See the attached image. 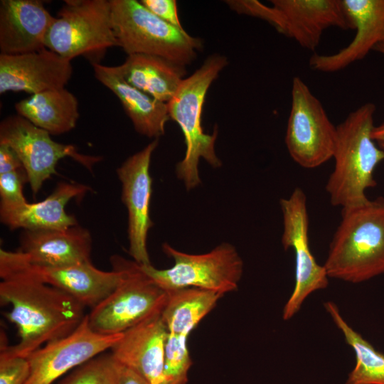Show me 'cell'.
Returning a JSON list of instances; mask_svg holds the SVG:
<instances>
[{"instance_id":"e0dca14e","label":"cell","mask_w":384,"mask_h":384,"mask_svg":"<svg viewBox=\"0 0 384 384\" xmlns=\"http://www.w3.org/2000/svg\"><path fill=\"white\" fill-rule=\"evenodd\" d=\"M167 328L161 314L122 333L110 348L121 366L134 371L151 384L164 383Z\"/></svg>"},{"instance_id":"8992f818","label":"cell","mask_w":384,"mask_h":384,"mask_svg":"<svg viewBox=\"0 0 384 384\" xmlns=\"http://www.w3.org/2000/svg\"><path fill=\"white\" fill-rule=\"evenodd\" d=\"M163 252L174 264L159 270L151 265H140L142 271L166 292L183 288H198L221 296L235 291L243 273V261L236 248L223 242L204 254L178 251L167 243Z\"/></svg>"},{"instance_id":"f546056e","label":"cell","mask_w":384,"mask_h":384,"mask_svg":"<svg viewBox=\"0 0 384 384\" xmlns=\"http://www.w3.org/2000/svg\"><path fill=\"white\" fill-rule=\"evenodd\" d=\"M230 9L240 14L259 18L268 22L277 32L283 34L284 24L279 10L274 6H268L257 0L226 1Z\"/></svg>"},{"instance_id":"277c9868","label":"cell","mask_w":384,"mask_h":384,"mask_svg":"<svg viewBox=\"0 0 384 384\" xmlns=\"http://www.w3.org/2000/svg\"><path fill=\"white\" fill-rule=\"evenodd\" d=\"M226 65L225 56L217 54L209 56L191 76L183 80L176 94L166 103L170 119L179 125L184 136L186 154L176 165V174L187 190L201 183L198 172L201 158L214 168L221 166L215 151L217 129L212 134L205 133L201 116L206 93Z\"/></svg>"},{"instance_id":"4dcf8cb0","label":"cell","mask_w":384,"mask_h":384,"mask_svg":"<svg viewBox=\"0 0 384 384\" xmlns=\"http://www.w3.org/2000/svg\"><path fill=\"white\" fill-rule=\"evenodd\" d=\"M29 374L27 358L10 354L1 348L0 384H25Z\"/></svg>"},{"instance_id":"ffe728a7","label":"cell","mask_w":384,"mask_h":384,"mask_svg":"<svg viewBox=\"0 0 384 384\" xmlns=\"http://www.w3.org/2000/svg\"><path fill=\"white\" fill-rule=\"evenodd\" d=\"M92 238L78 225L63 230H24L20 250L29 263L63 267L90 262Z\"/></svg>"},{"instance_id":"7c38bea8","label":"cell","mask_w":384,"mask_h":384,"mask_svg":"<svg viewBox=\"0 0 384 384\" xmlns=\"http://www.w3.org/2000/svg\"><path fill=\"white\" fill-rule=\"evenodd\" d=\"M279 204L283 220L282 245L284 250H293L295 260L294 287L282 310V318L287 321L299 312L311 294L328 287L329 277L309 247V215L303 190L296 188L288 198L280 199Z\"/></svg>"},{"instance_id":"8fae6325","label":"cell","mask_w":384,"mask_h":384,"mask_svg":"<svg viewBox=\"0 0 384 384\" xmlns=\"http://www.w3.org/2000/svg\"><path fill=\"white\" fill-rule=\"evenodd\" d=\"M0 144H7L16 153L34 195L46 180L57 174L56 165L61 159L70 157L90 171L101 159L80 153L73 145L53 141L50 133L18 114L1 122Z\"/></svg>"},{"instance_id":"74e56055","label":"cell","mask_w":384,"mask_h":384,"mask_svg":"<svg viewBox=\"0 0 384 384\" xmlns=\"http://www.w3.org/2000/svg\"><path fill=\"white\" fill-rule=\"evenodd\" d=\"M117 381L114 383V384H117Z\"/></svg>"},{"instance_id":"30bf717a","label":"cell","mask_w":384,"mask_h":384,"mask_svg":"<svg viewBox=\"0 0 384 384\" xmlns=\"http://www.w3.org/2000/svg\"><path fill=\"white\" fill-rule=\"evenodd\" d=\"M336 127L322 104L299 77L292 86V105L285 144L292 159L304 169H314L333 157Z\"/></svg>"},{"instance_id":"52a82bcc","label":"cell","mask_w":384,"mask_h":384,"mask_svg":"<svg viewBox=\"0 0 384 384\" xmlns=\"http://www.w3.org/2000/svg\"><path fill=\"white\" fill-rule=\"evenodd\" d=\"M117 258L126 271L124 279L87 314L92 330L105 335L122 334L161 314L168 299L167 292L148 277L139 264Z\"/></svg>"},{"instance_id":"9a60e30c","label":"cell","mask_w":384,"mask_h":384,"mask_svg":"<svg viewBox=\"0 0 384 384\" xmlns=\"http://www.w3.org/2000/svg\"><path fill=\"white\" fill-rule=\"evenodd\" d=\"M71 60L47 48L18 54H0V93L26 92L31 95L63 88L71 78Z\"/></svg>"},{"instance_id":"7a4b0ae2","label":"cell","mask_w":384,"mask_h":384,"mask_svg":"<svg viewBox=\"0 0 384 384\" xmlns=\"http://www.w3.org/2000/svg\"><path fill=\"white\" fill-rule=\"evenodd\" d=\"M329 278L361 283L384 274V198L341 209L324 265Z\"/></svg>"},{"instance_id":"44dd1931","label":"cell","mask_w":384,"mask_h":384,"mask_svg":"<svg viewBox=\"0 0 384 384\" xmlns=\"http://www.w3.org/2000/svg\"><path fill=\"white\" fill-rule=\"evenodd\" d=\"M92 68L96 79L119 98L139 134L156 139L164 134L165 124L170 119L166 103L129 84L119 65L93 63Z\"/></svg>"},{"instance_id":"d6986e66","label":"cell","mask_w":384,"mask_h":384,"mask_svg":"<svg viewBox=\"0 0 384 384\" xmlns=\"http://www.w3.org/2000/svg\"><path fill=\"white\" fill-rule=\"evenodd\" d=\"M42 1H0V50L18 55L45 48V39L54 21Z\"/></svg>"},{"instance_id":"5b68a950","label":"cell","mask_w":384,"mask_h":384,"mask_svg":"<svg viewBox=\"0 0 384 384\" xmlns=\"http://www.w3.org/2000/svg\"><path fill=\"white\" fill-rule=\"evenodd\" d=\"M118 46L129 55L147 54L185 67L202 47L201 39L163 21L136 0H110Z\"/></svg>"},{"instance_id":"8d00e7d4","label":"cell","mask_w":384,"mask_h":384,"mask_svg":"<svg viewBox=\"0 0 384 384\" xmlns=\"http://www.w3.org/2000/svg\"><path fill=\"white\" fill-rule=\"evenodd\" d=\"M378 145L384 151V142H378Z\"/></svg>"},{"instance_id":"f1b7e54d","label":"cell","mask_w":384,"mask_h":384,"mask_svg":"<svg viewBox=\"0 0 384 384\" xmlns=\"http://www.w3.org/2000/svg\"><path fill=\"white\" fill-rule=\"evenodd\" d=\"M26 182H28V179L24 169L0 174V210L16 208L28 203L23 193Z\"/></svg>"},{"instance_id":"836d02e7","label":"cell","mask_w":384,"mask_h":384,"mask_svg":"<svg viewBox=\"0 0 384 384\" xmlns=\"http://www.w3.org/2000/svg\"><path fill=\"white\" fill-rule=\"evenodd\" d=\"M117 384H151L134 371L122 366Z\"/></svg>"},{"instance_id":"9c48e42d","label":"cell","mask_w":384,"mask_h":384,"mask_svg":"<svg viewBox=\"0 0 384 384\" xmlns=\"http://www.w3.org/2000/svg\"><path fill=\"white\" fill-rule=\"evenodd\" d=\"M113 270L103 271L90 262L63 267L29 263L21 252L0 250V273H18L69 294L84 306L93 308L111 294L124 279L126 271L116 256Z\"/></svg>"},{"instance_id":"ba28073f","label":"cell","mask_w":384,"mask_h":384,"mask_svg":"<svg viewBox=\"0 0 384 384\" xmlns=\"http://www.w3.org/2000/svg\"><path fill=\"white\" fill-rule=\"evenodd\" d=\"M113 46L110 0H66L45 39L46 48L70 60Z\"/></svg>"},{"instance_id":"484cf974","label":"cell","mask_w":384,"mask_h":384,"mask_svg":"<svg viewBox=\"0 0 384 384\" xmlns=\"http://www.w3.org/2000/svg\"><path fill=\"white\" fill-rule=\"evenodd\" d=\"M324 306L355 353L356 364L345 384H384V354L348 324L334 302H326Z\"/></svg>"},{"instance_id":"1f68e13d","label":"cell","mask_w":384,"mask_h":384,"mask_svg":"<svg viewBox=\"0 0 384 384\" xmlns=\"http://www.w3.org/2000/svg\"><path fill=\"white\" fill-rule=\"evenodd\" d=\"M140 2L163 21L181 31H185L178 16L175 0H142Z\"/></svg>"},{"instance_id":"ac0fdd59","label":"cell","mask_w":384,"mask_h":384,"mask_svg":"<svg viewBox=\"0 0 384 384\" xmlns=\"http://www.w3.org/2000/svg\"><path fill=\"white\" fill-rule=\"evenodd\" d=\"M284 23L283 35L314 50L326 29H354L341 0H272Z\"/></svg>"},{"instance_id":"4fadbf2b","label":"cell","mask_w":384,"mask_h":384,"mask_svg":"<svg viewBox=\"0 0 384 384\" xmlns=\"http://www.w3.org/2000/svg\"><path fill=\"white\" fill-rule=\"evenodd\" d=\"M121 334L94 331L86 314L70 334L45 344L27 358L30 374L25 384H52L68 370L110 349Z\"/></svg>"},{"instance_id":"d6a6232c","label":"cell","mask_w":384,"mask_h":384,"mask_svg":"<svg viewBox=\"0 0 384 384\" xmlns=\"http://www.w3.org/2000/svg\"><path fill=\"white\" fill-rule=\"evenodd\" d=\"M23 169L22 163L12 148L0 144V174Z\"/></svg>"},{"instance_id":"83f0119b","label":"cell","mask_w":384,"mask_h":384,"mask_svg":"<svg viewBox=\"0 0 384 384\" xmlns=\"http://www.w3.org/2000/svg\"><path fill=\"white\" fill-rule=\"evenodd\" d=\"M188 337L168 332L165 346L164 383L186 384L192 360Z\"/></svg>"},{"instance_id":"e575fe53","label":"cell","mask_w":384,"mask_h":384,"mask_svg":"<svg viewBox=\"0 0 384 384\" xmlns=\"http://www.w3.org/2000/svg\"><path fill=\"white\" fill-rule=\"evenodd\" d=\"M371 137L378 142H384V122L380 125L373 127Z\"/></svg>"},{"instance_id":"d4e9b609","label":"cell","mask_w":384,"mask_h":384,"mask_svg":"<svg viewBox=\"0 0 384 384\" xmlns=\"http://www.w3.org/2000/svg\"><path fill=\"white\" fill-rule=\"evenodd\" d=\"M161 318L170 334L188 337L215 306L221 295L198 288L169 291Z\"/></svg>"},{"instance_id":"cb8c5ba5","label":"cell","mask_w":384,"mask_h":384,"mask_svg":"<svg viewBox=\"0 0 384 384\" xmlns=\"http://www.w3.org/2000/svg\"><path fill=\"white\" fill-rule=\"evenodd\" d=\"M18 115L50 134L72 130L79 118L78 101L65 87L32 95L16 103Z\"/></svg>"},{"instance_id":"d590c367","label":"cell","mask_w":384,"mask_h":384,"mask_svg":"<svg viewBox=\"0 0 384 384\" xmlns=\"http://www.w3.org/2000/svg\"><path fill=\"white\" fill-rule=\"evenodd\" d=\"M375 50L381 53L384 55V42L378 44L374 49Z\"/></svg>"},{"instance_id":"2e32d148","label":"cell","mask_w":384,"mask_h":384,"mask_svg":"<svg viewBox=\"0 0 384 384\" xmlns=\"http://www.w3.org/2000/svg\"><path fill=\"white\" fill-rule=\"evenodd\" d=\"M344 10L356 30L351 42L336 53L314 54L309 66L314 70L334 73L364 58L384 42V0H341Z\"/></svg>"},{"instance_id":"4316f807","label":"cell","mask_w":384,"mask_h":384,"mask_svg":"<svg viewBox=\"0 0 384 384\" xmlns=\"http://www.w3.org/2000/svg\"><path fill=\"white\" fill-rule=\"evenodd\" d=\"M121 368L111 353L98 355L77 367L59 384H114Z\"/></svg>"},{"instance_id":"5bb4252c","label":"cell","mask_w":384,"mask_h":384,"mask_svg":"<svg viewBox=\"0 0 384 384\" xmlns=\"http://www.w3.org/2000/svg\"><path fill=\"white\" fill-rule=\"evenodd\" d=\"M157 146L158 139H155L117 169L122 183V201L128 212L129 253L139 265H151L146 247L148 232L153 226L149 216L152 193L149 166Z\"/></svg>"},{"instance_id":"3957f363","label":"cell","mask_w":384,"mask_h":384,"mask_svg":"<svg viewBox=\"0 0 384 384\" xmlns=\"http://www.w3.org/2000/svg\"><path fill=\"white\" fill-rule=\"evenodd\" d=\"M375 110L373 103L362 105L336 126L334 167L326 190L331 203L341 209L366 202V190L376 186L373 173L384 151L371 137Z\"/></svg>"},{"instance_id":"603a6c76","label":"cell","mask_w":384,"mask_h":384,"mask_svg":"<svg viewBox=\"0 0 384 384\" xmlns=\"http://www.w3.org/2000/svg\"><path fill=\"white\" fill-rule=\"evenodd\" d=\"M119 67L129 84L164 103L176 94L186 73L183 66L147 54L129 55Z\"/></svg>"},{"instance_id":"6da1fadb","label":"cell","mask_w":384,"mask_h":384,"mask_svg":"<svg viewBox=\"0 0 384 384\" xmlns=\"http://www.w3.org/2000/svg\"><path fill=\"white\" fill-rule=\"evenodd\" d=\"M0 277L1 304L11 306L6 317L19 336L14 346L1 345L10 354L28 358L42 346L70 334L86 315L85 306L61 289L18 273Z\"/></svg>"},{"instance_id":"7402d4cb","label":"cell","mask_w":384,"mask_h":384,"mask_svg":"<svg viewBox=\"0 0 384 384\" xmlns=\"http://www.w3.org/2000/svg\"><path fill=\"white\" fill-rule=\"evenodd\" d=\"M90 187L73 182H60L44 200L0 210L1 221L10 229L63 230L78 225L75 218L65 211L68 202L82 197Z\"/></svg>"}]
</instances>
